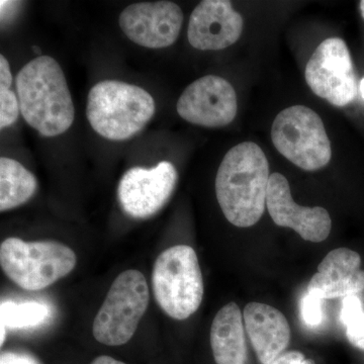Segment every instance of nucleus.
Returning <instances> with one entry per match:
<instances>
[{"mask_svg":"<svg viewBox=\"0 0 364 364\" xmlns=\"http://www.w3.org/2000/svg\"><path fill=\"white\" fill-rule=\"evenodd\" d=\"M359 7H360L361 16H363V18H364V0H363V1H360Z\"/></svg>","mask_w":364,"mask_h":364,"instance_id":"nucleus-28","label":"nucleus"},{"mask_svg":"<svg viewBox=\"0 0 364 364\" xmlns=\"http://www.w3.org/2000/svg\"><path fill=\"white\" fill-rule=\"evenodd\" d=\"M272 139L282 156L306 171L323 168L331 160V145L322 119L304 105L287 107L277 114Z\"/></svg>","mask_w":364,"mask_h":364,"instance_id":"nucleus-7","label":"nucleus"},{"mask_svg":"<svg viewBox=\"0 0 364 364\" xmlns=\"http://www.w3.org/2000/svg\"><path fill=\"white\" fill-rule=\"evenodd\" d=\"M177 182L176 166L168 161L147 169L133 167L122 177L117 200L124 213L134 219H149L168 202Z\"/></svg>","mask_w":364,"mask_h":364,"instance_id":"nucleus-9","label":"nucleus"},{"mask_svg":"<svg viewBox=\"0 0 364 364\" xmlns=\"http://www.w3.org/2000/svg\"><path fill=\"white\" fill-rule=\"evenodd\" d=\"M359 90H360L361 97H363L364 100V78L361 80L360 86H359Z\"/></svg>","mask_w":364,"mask_h":364,"instance_id":"nucleus-27","label":"nucleus"},{"mask_svg":"<svg viewBox=\"0 0 364 364\" xmlns=\"http://www.w3.org/2000/svg\"><path fill=\"white\" fill-rule=\"evenodd\" d=\"M1 364H36L28 356L18 355L16 353H2Z\"/></svg>","mask_w":364,"mask_h":364,"instance_id":"nucleus-25","label":"nucleus"},{"mask_svg":"<svg viewBox=\"0 0 364 364\" xmlns=\"http://www.w3.org/2000/svg\"><path fill=\"white\" fill-rule=\"evenodd\" d=\"M176 109L188 123L205 128H221L231 124L236 117V91L226 79L203 76L182 92Z\"/></svg>","mask_w":364,"mask_h":364,"instance_id":"nucleus-10","label":"nucleus"},{"mask_svg":"<svg viewBox=\"0 0 364 364\" xmlns=\"http://www.w3.org/2000/svg\"><path fill=\"white\" fill-rule=\"evenodd\" d=\"M21 112L41 135L65 133L75 117L66 77L56 60L40 56L26 64L16 76Z\"/></svg>","mask_w":364,"mask_h":364,"instance_id":"nucleus-2","label":"nucleus"},{"mask_svg":"<svg viewBox=\"0 0 364 364\" xmlns=\"http://www.w3.org/2000/svg\"><path fill=\"white\" fill-rule=\"evenodd\" d=\"M77 257L57 241L25 242L7 238L0 245V267L11 282L26 291H41L67 277Z\"/></svg>","mask_w":364,"mask_h":364,"instance_id":"nucleus-5","label":"nucleus"},{"mask_svg":"<svg viewBox=\"0 0 364 364\" xmlns=\"http://www.w3.org/2000/svg\"><path fill=\"white\" fill-rule=\"evenodd\" d=\"M152 289L160 309L174 320H186L198 310L205 286L196 251L191 246L166 249L155 260Z\"/></svg>","mask_w":364,"mask_h":364,"instance_id":"nucleus-4","label":"nucleus"},{"mask_svg":"<svg viewBox=\"0 0 364 364\" xmlns=\"http://www.w3.org/2000/svg\"><path fill=\"white\" fill-rule=\"evenodd\" d=\"M90 364H127L109 355H100L93 359Z\"/></svg>","mask_w":364,"mask_h":364,"instance_id":"nucleus-26","label":"nucleus"},{"mask_svg":"<svg viewBox=\"0 0 364 364\" xmlns=\"http://www.w3.org/2000/svg\"><path fill=\"white\" fill-rule=\"evenodd\" d=\"M0 310L1 324L14 329L37 327L45 323L50 314L48 306L38 301H4L1 303Z\"/></svg>","mask_w":364,"mask_h":364,"instance_id":"nucleus-18","label":"nucleus"},{"mask_svg":"<svg viewBox=\"0 0 364 364\" xmlns=\"http://www.w3.org/2000/svg\"><path fill=\"white\" fill-rule=\"evenodd\" d=\"M119 23L126 37L135 44L162 49L176 43L183 14L174 2H138L124 9Z\"/></svg>","mask_w":364,"mask_h":364,"instance_id":"nucleus-11","label":"nucleus"},{"mask_svg":"<svg viewBox=\"0 0 364 364\" xmlns=\"http://www.w3.org/2000/svg\"><path fill=\"white\" fill-rule=\"evenodd\" d=\"M149 301V287L142 272L130 269L117 275L93 320L95 339L107 346L128 343L135 335Z\"/></svg>","mask_w":364,"mask_h":364,"instance_id":"nucleus-6","label":"nucleus"},{"mask_svg":"<svg viewBox=\"0 0 364 364\" xmlns=\"http://www.w3.org/2000/svg\"><path fill=\"white\" fill-rule=\"evenodd\" d=\"M346 336L354 347L364 350V313L347 326Z\"/></svg>","mask_w":364,"mask_h":364,"instance_id":"nucleus-22","label":"nucleus"},{"mask_svg":"<svg viewBox=\"0 0 364 364\" xmlns=\"http://www.w3.org/2000/svg\"><path fill=\"white\" fill-rule=\"evenodd\" d=\"M361 257L348 248H337L318 264V272L309 282L308 291L322 299L346 298L364 291Z\"/></svg>","mask_w":364,"mask_h":364,"instance_id":"nucleus-14","label":"nucleus"},{"mask_svg":"<svg viewBox=\"0 0 364 364\" xmlns=\"http://www.w3.org/2000/svg\"><path fill=\"white\" fill-rule=\"evenodd\" d=\"M270 364H315L313 359H306L301 352L287 351L280 354L279 358L274 359Z\"/></svg>","mask_w":364,"mask_h":364,"instance_id":"nucleus-23","label":"nucleus"},{"mask_svg":"<svg viewBox=\"0 0 364 364\" xmlns=\"http://www.w3.org/2000/svg\"><path fill=\"white\" fill-rule=\"evenodd\" d=\"M38 188L32 172L16 160L0 159V210L2 213L20 207L31 200Z\"/></svg>","mask_w":364,"mask_h":364,"instance_id":"nucleus-17","label":"nucleus"},{"mask_svg":"<svg viewBox=\"0 0 364 364\" xmlns=\"http://www.w3.org/2000/svg\"><path fill=\"white\" fill-rule=\"evenodd\" d=\"M305 77L315 95L335 107L351 104L358 95L350 53L339 38H330L318 46L306 64Z\"/></svg>","mask_w":364,"mask_h":364,"instance_id":"nucleus-8","label":"nucleus"},{"mask_svg":"<svg viewBox=\"0 0 364 364\" xmlns=\"http://www.w3.org/2000/svg\"><path fill=\"white\" fill-rule=\"evenodd\" d=\"M244 318L234 301L223 306L217 313L210 327V347L217 364H246Z\"/></svg>","mask_w":364,"mask_h":364,"instance_id":"nucleus-16","label":"nucleus"},{"mask_svg":"<svg viewBox=\"0 0 364 364\" xmlns=\"http://www.w3.org/2000/svg\"><path fill=\"white\" fill-rule=\"evenodd\" d=\"M269 164L253 142L235 146L225 155L215 176V195L223 214L234 226L258 223L267 205Z\"/></svg>","mask_w":364,"mask_h":364,"instance_id":"nucleus-1","label":"nucleus"},{"mask_svg":"<svg viewBox=\"0 0 364 364\" xmlns=\"http://www.w3.org/2000/svg\"><path fill=\"white\" fill-rule=\"evenodd\" d=\"M155 100L139 86L104 80L91 88L86 117L91 128L107 140H128L154 116Z\"/></svg>","mask_w":364,"mask_h":364,"instance_id":"nucleus-3","label":"nucleus"},{"mask_svg":"<svg viewBox=\"0 0 364 364\" xmlns=\"http://www.w3.org/2000/svg\"><path fill=\"white\" fill-rule=\"evenodd\" d=\"M20 100L11 88L0 87V128L13 126L20 116Z\"/></svg>","mask_w":364,"mask_h":364,"instance_id":"nucleus-19","label":"nucleus"},{"mask_svg":"<svg viewBox=\"0 0 364 364\" xmlns=\"http://www.w3.org/2000/svg\"><path fill=\"white\" fill-rule=\"evenodd\" d=\"M243 18L227 0H205L189 18V44L202 51L226 49L240 39Z\"/></svg>","mask_w":364,"mask_h":364,"instance_id":"nucleus-13","label":"nucleus"},{"mask_svg":"<svg viewBox=\"0 0 364 364\" xmlns=\"http://www.w3.org/2000/svg\"><path fill=\"white\" fill-rule=\"evenodd\" d=\"M323 299L317 294L306 291L301 301V315L309 327H318L323 322Z\"/></svg>","mask_w":364,"mask_h":364,"instance_id":"nucleus-20","label":"nucleus"},{"mask_svg":"<svg viewBox=\"0 0 364 364\" xmlns=\"http://www.w3.org/2000/svg\"><path fill=\"white\" fill-rule=\"evenodd\" d=\"M267 208L277 226L291 228L304 240L320 243L331 232L329 213L324 208L301 207L294 203L289 181L277 172L268 181Z\"/></svg>","mask_w":364,"mask_h":364,"instance_id":"nucleus-12","label":"nucleus"},{"mask_svg":"<svg viewBox=\"0 0 364 364\" xmlns=\"http://www.w3.org/2000/svg\"><path fill=\"white\" fill-rule=\"evenodd\" d=\"M243 318L261 364H270L284 353L291 341V328L284 314L267 304L249 303Z\"/></svg>","mask_w":364,"mask_h":364,"instance_id":"nucleus-15","label":"nucleus"},{"mask_svg":"<svg viewBox=\"0 0 364 364\" xmlns=\"http://www.w3.org/2000/svg\"><path fill=\"white\" fill-rule=\"evenodd\" d=\"M13 85V74L9 61L4 55H0V87L11 88Z\"/></svg>","mask_w":364,"mask_h":364,"instance_id":"nucleus-24","label":"nucleus"},{"mask_svg":"<svg viewBox=\"0 0 364 364\" xmlns=\"http://www.w3.org/2000/svg\"><path fill=\"white\" fill-rule=\"evenodd\" d=\"M363 313V304H361L358 296H356V294L346 296L343 299V303H342L340 320H341L342 324L347 327Z\"/></svg>","mask_w":364,"mask_h":364,"instance_id":"nucleus-21","label":"nucleus"}]
</instances>
